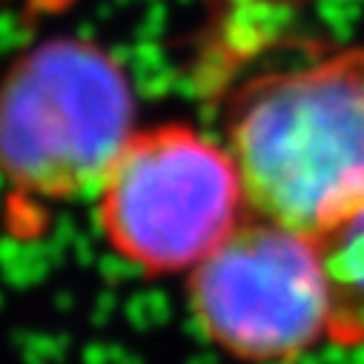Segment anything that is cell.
Segmentation results:
<instances>
[{
  "instance_id": "1",
  "label": "cell",
  "mask_w": 364,
  "mask_h": 364,
  "mask_svg": "<svg viewBox=\"0 0 364 364\" xmlns=\"http://www.w3.org/2000/svg\"><path fill=\"white\" fill-rule=\"evenodd\" d=\"M224 138L250 213L324 238L364 210V46L244 80Z\"/></svg>"
},
{
  "instance_id": "2",
  "label": "cell",
  "mask_w": 364,
  "mask_h": 364,
  "mask_svg": "<svg viewBox=\"0 0 364 364\" xmlns=\"http://www.w3.org/2000/svg\"><path fill=\"white\" fill-rule=\"evenodd\" d=\"M124 60L83 35H52L0 75V178L41 201L95 196L138 129Z\"/></svg>"
},
{
  "instance_id": "3",
  "label": "cell",
  "mask_w": 364,
  "mask_h": 364,
  "mask_svg": "<svg viewBox=\"0 0 364 364\" xmlns=\"http://www.w3.org/2000/svg\"><path fill=\"white\" fill-rule=\"evenodd\" d=\"M95 201L109 247L146 276L190 272L250 213L230 149L175 121L132 132Z\"/></svg>"
},
{
  "instance_id": "4",
  "label": "cell",
  "mask_w": 364,
  "mask_h": 364,
  "mask_svg": "<svg viewBox=\"0 0 364 364\" xmlns=\"http://www.w3.org/2000/svg\"><path fill=\"white\" fill-rule=\"evenodd\" d=\"M187 296L204 336L241 361H290L330 338L318 238L252 213L190 269Z\"/></svg>"
},
{
  "instance_id": "5",
  "label": "cell",
  "mask_w": 364,
  "mask_h": 364,
  "mask_svg": "<svg viewBox=\"0 0 364 364\" xmlns=\"http://www.w3.org/2000/svg\"><path fill=\"white\" fill-rule=\"evenodd\" d=\"M333 293L330 341L364 344V210L318 238Z\"/></svg>"
}]
</instances>
